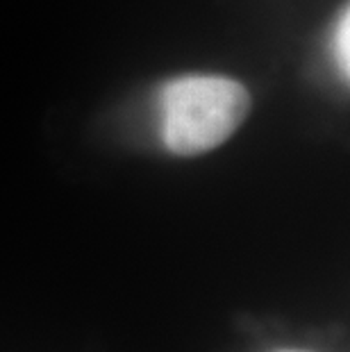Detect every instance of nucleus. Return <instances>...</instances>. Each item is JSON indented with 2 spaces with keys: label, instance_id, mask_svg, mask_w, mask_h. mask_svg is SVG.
<instances>
[{
  "label": "nucleus",
  "instance_id": "obj_1",
  "mask_svg": "<svg viewBox=\"0 0 350 352\" xmlns=\"http://www.w3.org/2000/svg\"><path fill=\"white\" fill-rule=\"evenodd\" d=\"M250 111L241 82L226 76H182L160 91L162 141L173 155L210 153L232 137Z\"/></svg>",
  "mask_w": 350,
  "mask_h": 352
},
{
  "label": "nucleus",
  "instance_id": "obj_3",
  "mask_svg": "<svg viewBox=\"0 0 350 352\" xmlns=\"http://www.w3.org/2000/svg\"><path fill=\"white\" fill-rule=\"evenodd\" d=\"M282 352H303V350H282Z\"/></svg>",
  "mask_w": 350,
  "mask_h": 352
},
{
  "label": "nucleus",
  "instance_id": "obj_2",
  "mask_svg": "<svg viewBox=\"0 0 350 352\" xmlns=\"http://www.w3.org/2000/svg\"><path fill=\"white\" fill-rule=\"evenodd\" d=\"M350 14L348 7H344L337 19V25H334L332 32V55H334V64H337L339 76L348 80L350 76Z\"/></svg>",
  "mask_w": 350,
  "mask_h": 352
}]
</instances>
